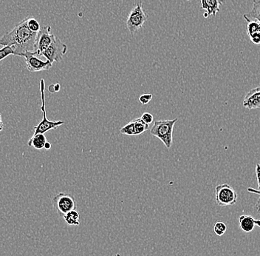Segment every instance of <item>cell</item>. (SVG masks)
<instances>
[{
	"label": "cell",
	"instance_id": "obj_28",
	"mask_svg": "<svg viewBox=\"0 0 260 256\" xmlns=\"http://www.w3.org/2000/svg\"><path fill=\"white\" fill-rule=\"evenodd\" d=\"M255 223H256V225L260 226V220H255Z\"/></svg>",
	"mask_w": 260,
	"mask_h": 256
},
{
	"label": "cell",
	"instance_id": "obj_9",
	"mask_svg": "<svg viewBox=\"0 0 260 256\" xmlns=\"http://www.w3.org/2000/svg\"><path fill=\"white\" fill-rule=\"evenodd\" d=\"M22 57L25 59L27 69L31 73L46 71V70L50 69L53 65L48 60L42 61L35 53H30V52L24 53Z\"/></svg>",
	"mask_w": 260,
	"mask_h": 256
},
{
	"label": "cell",
	"instance_id": "obj_11",
	"mask_svg": "<svg viewBox=\"0 0 260 256\" xmlns=\"http://www.w3.org/2000/svg\"><path fill=\"white\" fill-rule=\"evenodd\" d=\"M247 22V32L250 40L253 44L260 45V22L257 20H252L243 16Z\"/></svg>",
	"mask_w": 260,
	"mask_h": 256
},
{
	"label": "cell",
	"instance_id": "obj_29",
	"mask_svg": "<svg viewBox=\"0 0 260 256\" xmlns=\"http://www.w3.org/2000/svg\"><path fill=\"white\" fill-rule=\"evenodd\" d=\"M186 1H189V0H186Z\"/></svg>",
	"mask_w": 260,
	"mask_h": 256
},
{
	"label": "cell",
	"instance_id": "obj_4",
	"mask_svg": "<svg viewBox=\"0 0 260 256\" xmlns=\"http://www.w3.org/2000/svg\"><path fill=\"white\" fill-rule=\"evenodd\" d=\"M146 20H147V16L143 9L142 2H139L130 11L126 19V26L130 34L133 35L138 31L141 30Z\"/></svg>",
	"mask_w": 260,
	"mask_h": 256
},
{
	"label": "cell",
	"instance_id": "obj_2",
	"mask_svg": "<svg viewBox=\"0 0 260 256\" xmlns=\"http://www.w3.org/2000/svg\"><path fill=\"white\" fill-rule=\"evenodd\" d=\"M178 118L171 120H157L150 129L151 135L158 138L167 149H170L173 143V130Z\"/></svg>",
	"mask_w": 260,
	"mask_h": 256
},
{
	"label": "cell",
	"instance_id": "obj_25",
	"mask_svg": "<svg viewBox=\"0 0 260 256\" xmlns=\"http://www.w3.org/2000/svg\"><path fill=\"white\" fill-rule=\"evenodd\" d=\"M3 129H4V124L2 120V113L0 112V132L3 131Z\"/></svg>",
	"mask_w": 260,
	"mask_h": 256
},
{
	"label": "cell",
	"instance_id": "obj_14",
	"mask_svg": "<svg viewBox=\"0 0 260 256\" xmlns=\"http://www.w3.org/2000/svg\"><path fill=\"white\" fill-rule=\"evenodd\" d=\"M47 138L43 133H39V134L34 135L31 138L29 139L27 145L29 147L35 148L37 150H42L45 147V143H47Z\"/></svg>",
	"mask_w": 260,
	"mask_h": 256
},
{
	"label": "cell",
	"instance_id": "obj_13",
	"mask_svg": "<svg viewBox=\"0 0 260 256\" xmlns=\"http://www.w3.org/2000/svg\"><path fill=\"white\" fill-rule=\"evenodd\" d=\"M239 223L242 231L245 233H251L256 226L255 219L251 216L242 215L239 217Z\"/></svg>",
	"mask_w": 260,
	"mask_h": 256
},
{
	"label": "cell",
	"instance_id": "obj_16",
	"mask_svg": "<svg viewBox=\"0 0 260 256\" xmlns=\"http://www.w3.org/2000/svg\"><path fill=\"white\" fill-rule=\"evenodd\" d=\"M243 16L252 20H257L260 22V0H252L251 11Z\"/></svg>",
	"mask_w": 260,
	"mask_h": 256
},
{
	"label": "cell",
	"instance_id": "obj_24",
	"mask_svg": "<svg viewBox=\"0 0 260 256\" xmlns=\"http://www.w3.org/2000/svg\"><path fill=\"white\" fill-rule=\"evenodd\" d=\"M256 175L258 182V190H256V189H255V190L257 192H260V164H256Z\"/></svg>",
	"mask_w": 260,
	"mask_h": 256
},
{
	"label": "cell",
	"instance_id": "obj_3",
	"mask_svg": "<svg viewBox=\"0 0 260 256\" xmlns=\"http://www.w3.org/2000/svg\"><path fill=\"white\" fill-rule=\"evenodd\" d=\"M40 93L41 99H42V106H41V110L43 114V118L41 120L40 123L34 127V135L39 134V133H43L45 134L47 132L51 130H55L58 127L64 125V121H50L47 118L46 109H45V83L43 79L40 80Z\"/></svg>",
	"mask_w": 260,
	"mask_h": 256
},
{
	"label": "cell",
	"instance_id": "obj_15",
	"mask_svg": "<svg viewBox=\"0 0 260 256\" xmlns=\"http://www.w3.org/2000/svg\"><path fill=\"white\" fill-rule=\"evenodd\" d=\"M65 222L70 226H79L80 225V215L76 210L68 212L63 216Z\"/></svg>",
	"mask_w": 260,
	"mask_h": 256
},
{
	"label": "cell",
	"instance_id": "obj_6",
	"mask_svg": "<svg viewBox=\"0 0 260 256\" xmlns=\"http://www.w3.org/2000/svg\"><path fill=\"white\" fill-rule=\"evenodd\" d=\"M53 208L58 214L64 216L68 212L76 209V202L71 194L60 192L53 198Z\"/></svg>",
	"mask_w": 260,
	"mask_h": 256
},
{
	"label": "cell",
	"instance_id": "obj_8",
	"mask_svg": "<svg viewBox=\"0 0 260 256\" xmlns=\"http://www.w3.org/2000/svg\"><path fill=\"white\" fill-rule=\"evenodd\" d=\"M56 37L54 34H52L51 27L50 25L41 27V30L37 36L35 51L34 53L37 56H42V53L51 45Z\"/></svg>",
	"mask_w": 260,
	"mask_h": 256
},
{
	"label": "cell",
	"instance_id": "obj_20",
	"mask_svg": "<svg viewBox=\"0 0 260 256\" xmlns=\"http://www.w3.org/2000/svg\"><path fill=\"white\" fill-rule=\"evenodd\" d=\"M227 231L226 224L222 221H217L214 226V232L217 236H222Z\"/></svg>",
	"mask_w": 260,
	"mask_h": 256
},
{
	"label": "cell",
	"instance_id": "obj_17",
	"mask_svg": "<svg viewBox=\"0 0 260 256\" xmlns=\"http://www.w3.org/2000/svg\"><path fill=\"white\" fill-rule=\"evenodd\" d=\"M133 121V122H134L136 136L142 134V133H144L146 130H149V125H148L144 121L141 120V117H140V118L135 119V120Z\"/></svg>",
	"mask_w": 260,
	"mask_h": 256
},
{
	"label": "cell",
	"instance_id": "obj_5",
	"mask_svg": "<svg viewBox=\"0 0 260 256\" xmlns=\"http://www.w3.org/2000/svg\"><path fill=\"white\" fill-rule=\"evenodd\" d=\"M237 192L229 184H222L215 187V201L220 207L235 205L237 202Z\"/></svg>",
	"mask_w": 260,
	"mask_h": 256
},
{
	"label": "cell",
	"instance_id": "obj_7",
	"mask_svg": "<svg viewBox=\"0 0 260 256\" xmlns=\"http://www.w3.org/2000/svg\"><path fill=\"white\" fill-rule=\"evenodd\" d=\"M68 51V46L61 40L56 37L51 45L42 53V56L45 57L50 63H60Z\"/></svg>",
	"mask_w": 260,
	"mask_h": 256
},
{
	"label": "cell",
	"instance_id": "obj_1",
	"mask_svg": "<svg viewBox=\"0 0 260 256\" xmlns=\"http://www.w3.org/2000/svg\"><path fill=\"white\" fill-rule=\"evenodd\" d=\"M38 33L32 32L27 25V19L6 33L0 39V45L9 46L14 50L15 56H23L24 53L35 51Z\"/></svg>",
	"mask_w": 260,
	"mask_h": 256
},
{
	"label": "cell",
	"instance_id": "obj_10",
	"mask_svg": "<svg viewBox=\"0 0 260 256\" xmlns=\"http://www.w3.org/2000/svg\"><path fill=\"white\" fill-rule=\"evenodd\" d=\"M243 104L244 107L250 110L260 109V87L253 88L248 91Z\"/></svg>",
	"mask_w": 260,
	"mask_h": 256
},
{
	"label": "cell",
	"instance_id": "obj_12",
	"mask_svg": "<svg viewBox=\"0 0 260 256\" xmlns=\"http://www.w3.org/2000/svg\"><path fill=\"white\" fill-rule=\"evenodd\" d=\"M201 8L206 10L204 17L208 18L209 16H215L220 11L219 6L225 3V0H201Z\"/></svg>",
	"mask_w": 260,
	"mask_h": 256
},
{
	"label": "cell",
	"instance_id": "obj_23",
	"mask_svg": "<svg viewBox=\"0 0 260 256\" xmlns=\"http://www.w3.org/2000/svg\"><path fill=\"white\" fill-rule=\"evenodd\" d=\"M152 96H153L151 94H143L139 97V102L144 105V104H149L152 100Z\"/></svg>",
	"mask_w": 260,
	"mask_h": 256
},
{
	"label": "cell",
	"instance_id": "obj_27",
	"mask_svg": "<svg viewBox=\"0 0 260 256\" xmlns=\"http://www.w3.org/2000/svg\"><path fill=\"white\" fill-rule=\"evenodd\" d=\"M44 148L46 150H50V148H51V144H50V143H48V141H47L46 143H45V147H44Z\"/></svg>",
	"mask_w": 260,
	"mask_h": 256
},
{
	"label": "cell",
	"instance_id": "obj_19",
	"mask_svg": "<svg viewBox=\"0 0 260 256\" xmlns=\"http://www.w3.org/2000/svg\"><path fill=\"white\" fill-rule=\"evenodd\" d=\"M120 133L121 134L126 135V136H136V132H135L134 122L133 121L126 124L125 126L121 128Z\"/></svg>",
	"mask_w": 260,
	"mask_h": 256
},
{
	"label": "cell",
	"instance_id": "obj_21",
	"mask_svg": "<svg viewBox=\"0 0 260 256\" xmlns=\"http://www.w3.org/2000/svg\"><path fill=\"white\" fill-rule=\"evenodd\" d=\"M10 55H14V50L9 46H4L0 49V61L6 59Z\"/></svg>",
	"mask_w": 260,
	"mask_h": 256
},
{
	"label": "cell",
	"instance_id": "obj_18",
	"mask_svg": "<svg viewBox=\"0 0 260 256\" xmlns=\"http://www.w3.org/2000/svg\"><path fill=\"white\" fill-rule=\"evenodd\" d=\"M27 19V25L28 29L31 31L32 32L39 33L41 30L40 24L39 23L38 21L34 18L28 17L26 18Z\"/></svg>",
	"mask_w": 260,
	"mask_h": 256
},
{
	"label": "cell",
	"instance_id": "obj_26",
	"mask_svg": "<svg viewBox=\"0 0 260 256\" xmlns=\"http://www.w3.org/2000/svg\"><path fill=\"white\" fill-rule=\"evenodd\" d=\"M53 92H58L60 90V84H56L53 86Z\"/></svg>",
	"mask_w": 260,
	"mask_h": 256
},
{
	"label": "cell",
	"instance_id": "obj_22",
	"mask_svg": "<svg viewBox=\"0 0 260 256\" xmlns=\"http://www.w3.org/2000/svg\"><path fill=\"white\" fill-rule=\"evenodd\" d=\"M141 119L144 121L146 124H147L148 125H151L154 121L153 115L149 113V112H144V113H143L142 116L141 117Z\"/></svg>",
	"mask_w": 260,
	"mask_h": 256
}]
</instances>
